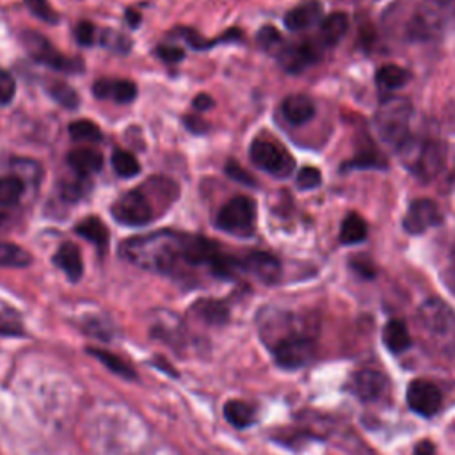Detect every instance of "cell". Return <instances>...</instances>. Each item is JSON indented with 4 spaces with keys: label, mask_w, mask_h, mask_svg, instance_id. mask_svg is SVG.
Segmentation results:
<instances>
[{
    "label": "cell",
    "mask_w": 455,
    "mask_h": 455,
    "mask_svg": "<svg viewBox=\"0 0 455 455\" xmlns=\"http://www.w3.org/2000/svg\"><path fill=\"white\" fill-rule=\"evenodd\" d=\"M68 165L78 174L98 172L103 167V155L92 148H76L68 153Z\"/></svg>",
    "instance_id": "obj_19"
},
{
    "label": "cell",
    "mask_w": 455,
    "mask_h": 455,
    "mask_svg": "<svg viewBox=\"0 0 455 455\" xmlns=\"http://www.w3.org/2000/svg\"><path fill=\"white\" fill-rule=\"evenodd\" d=\"M30 263H32V256L27 249L11 242H0V267L21 268V267H28Z\"/></svg>",
    "instance_id": "obj_26"
},
{
    "label": "cell",
    "mask_w": 455,
    "mask_h": 455,
    "mask_svg": "<svg viewBox=\"0 0 455 455\" xmlns=\"http://www.w3.org/2000/svg\"><path fill=\"white\" fill-rule=\"evenodd\" d=\"M396 151L402 165L421 181H432L437 178L446 164V149L434 139L409 135Z\"/></svg>",
    "instance_id": "obj_4"
},
{
    "label": "cell",
    "mask_w": 455,
    "mask_h": 455,
    "mask_svg": "<svg viewBox=\"0 0 455 455\" xmlns=\"http://www.w3.org/2000/svg\"><path fill=\"white\" fill-rule=\"evenodd\" d=\"M224 414H226V419L236 428H245L254 421V409L249 403L240 400L228 402L224 407Z\"/></svg>",
    "instance_id": "obj_28"
},
{
    "label": "cell",
    "mask_w": 455,
    "mask_h": 455,
    "mask_svg": "<svg viewBox=\"0 0 455 455\" xmlns=\"http://www.w3.org/2000/svg\"><path fill=\"white\" fill-rule=\"evenodd\" d=\"M128 18H130V25H132V27H137V25H139V20H140V16H139V14H135V16H133V14L128 11Z\"/></svg>",
    "instance_id": "obj_46"
},
{
    "label": "cell",
    "mask_w": 455,
    "mask_h": 455,
    "mask_svg": "<svg viewBox=\"0 0 455 455\" xmlns=\"http://www.w3.org/2000/svg\"><path fill=\"white\" fill-rule=\"evenodd\" d=\"M69 135L75 140H87V142H98L101 140V130L98 124H94L89 119H78L69 124Z\"/></svg>",
    "instance_id": "obj_34"
},
{
    "label": "cell",
    "mask_w": 455,
    "mask_h": 455,
    "mask_svg": "<svg viewBox=\"0 0 455 455\" xmlns=\"http://www.w3.org/2000/svg\"><path fill=\"white\" fill-rule=\"evenodd\" d=\"M409 80H411V73L405 68H400L395 64L382 66L375 75V82L382 91L400 89L405 84H409Z\"/></svg>",
    "instance_id": "obj_23"
},
{
    "label": "cell",
    "mask_w": 455,
    "mask_h": 455,
    "mask_svg": "<svg viewBox=\"0 0 455 455\" xmlns=\"http://www.w3.org/2000/svg\"><path fill=\"white\" fill-rule=\"evenodd\" d=\"M112 217L124 226H144L153 220L155 212L146 192L133 188L112 204Z\"/></svg>",
    "instance_id": "obj_9"
},
{
    "label": "cell",
    "mask_w": 455,
    "mask_h": 455,
    "mask_svg": "<svg viewBox=\"0 0 455 455\" xmlns=\"http://www.w3.org/2000/svg\"><path fill=\"white\" fill-rule=\"evenodd\" d=\"M14 92H16L14 78L11 76V73L0 68V107H5L7 103H11L14 98Z\"/></svg>",
    "instance_id": "obj_39"
},
{
    "label": "cell",
    "mask_w": 455,
    "mask_h": 455,
    "mask_svg": "<svg viewBox=\"0 0 455 455\" xmlns=\"http://www.w3.org/2000/svg\"><path fill=\"white\" fill-rule=\"evenodd\" d=\"M322 18V5L316 0H306L299 5H295L293 9H290L284 16V25L293 30H306L309 27H313L318 20Z\"/></svg>",
    "instance_id": "obj_16"
},
{
    "label": "cell",
    "mask_w": 455,
    "mask_h": 455,
    "mask_svg": "<svg viewBox=\"0 0 455 455\" xmlns=\"http://www.w3.org/2000/svg\"><path fill=\"white\" fill-rule=\"evenodd\" d=\"M60 196L68 201H78L84 196H87V192L91 190V180L87 174H78L75 172L69 178L60 180Z\"/></svg>",
    "instance_id": "obj_27"
},
{
    "label": "cell",
    "mask_w": 455,
    "mask_h": 455,
    "mask_svg": "<svg viewBox=\"0 0 455 455\" xmlns=\"http://www.w3.org/2000/svg\"><path fill=\"white\" fill-rule=\"evenodd\" d=\"M21 43L36 62H41L44 66H50L57 71H66V73L80 69L78 60L62 55L43 34L36 30H25L21 34Z\"/></svg>",
    "instance_id": "obj_8"
},
{
    "label": "cell",
    "mask_w": 455,
    "mask_h": 455,
    "mask_svg": "<svg viewBox=\"0 0 455 455\" xmlns=\"http://www.w3.org/2000/svg\"><path fill=\"white\" fill-rule=\"evenodd\" d=\"M192 105H194V108H197V110H208V108L213 107V100H212L206 92H201V94H197V96L194 98Z\"/></svg>",
    "instance_id": "obj_43"
},
{
    "label": "cell",
    "mask_w": 455,
    "mask_h": 455,
    "mask_svg": "<svg viewBox=\"0 0 455 455\" xmlns=\"http://www.w3.org/2000/svg\"><path fill=\"white\" fill-rule=\"evenodd\" d=\"M46 91L52 96V100L57 101L64 108H75L80 103V98H78L76 91L69 84H66V82L52 80L46 85Z\"/></svg>",
    "instance_id": "obj_30"
},
{
    "label": "cell",
    "mask_w": 455,
    "mask_h": 455,
    "mask_svg": "<svg viewBox=\"0 0 455 455\" xmlns=\"http://www.w3.org/2000/svg\"><path fill=\"white\" fill-rule=\"evenodd\" d=\"M412 455H434V444L428 439H423L414 446Z\"/></svg>",
    "instance_id": "obj_45"
},
{
    "label": "cell",
    "mask_w": 455,
    "mask_h": 455,
    "mask_svg": "<svg viewBox=\"0 0 455 455\" xmlns=\"http://www.w3.org/2000/svg\"><path fill=\"white\" fill-rule=\"evenodd\" d=\"M92 92L100 100H112L116 103H130L137 96V87L130 80H96Z\"/></svg>",
    "instance_id": "obj_15"
},
{
    "label": "cell",
    "mask_w": 455,
    "mask_h": 455,
    "mask_svg": "<svg viewBox=\"0 0 455 455\" xmlns=\"http://www.w3.org/2000/svg\"><path fill=\"white\" fill-rule=\"evenodd\" d=\"M386 377L371 368L359 370L352 379V391L363 402L380 400L386 393Z\"/></svg>",
    "instance_id": "obj_13"
},
{
    "label": "cell",
    "mask_w": 455,
    "mask_h": 455,
    "mask_svg": "<svg viewBox=\"0 0 455 455\" xmlns=\"http://www.w3.org/2000/svg\"><path fill=\"white\" fill-rule=\"evenodd\" d=\"M21 322L18 320L14 311L9 309H0V334H21Z\"/></svg>",
    "instance_id": "obj_37"
},
{
    "label": "cell",
    "mask_w": 455,
    "mask_h": 455,
    "mask_svg": "<svg viewBox=\"0 0 455 455\" xmlns=\"http://www.w3.org/2000/svg\"><path fill=\"white\" fill-rule=\"evenodd\" d=\"M110 162H112V167H114L116 174L121 176V178H133V176H137L140 172L139 160L132 153H128L124 149H116L112 153Z\"/></svg>",
    "instance_id": "obj_31"
},
{
    "label": "cell",
    "mask_w": 455,
    "mask_h": 455,
    "mask_svg": "<svg viewBox=\"0 0 455 455\" xmlns=\"http://www.w3.org/2000/svg\"><path fill=\"white\" fill-rule=\"evenodd\" d=\"M100 43L114 52L126 53L130 50V39H126L123 34L114 32V30H103L100 36Z\"/></svg>",
    "instance_id": "obj_36"
},
{
    "label": "cell",
    "mask_w": 455,
    "mask_h": 455,
    "mask_svg": "<svg viewBox=\"0 0 455 455\" xmlns=\"http://www.w3.org/2000/svg\"><path fill=\"white\" fill-rule=\"evenodd\" d=\"M249 156L252 164L274 178H288L295 167L291 155L277 142L258 137L251 142Z\"/></svg>",
    "instance_id": "obj_6"
},
{
    "label": "cell",
    "mask_w": 455,
    "mask_h": 455,
    "mask_svg": "<svg viewBox=\"0 0 455 455\" xmlns=\"http://www.w3.org/2000/svg\"><path fill=\"white\" fill-rule=\"evenodd\" d=\"M226 174L231 178V180H235V181H238V183H242V185H247V187H254L256 185V180L238 164V162H235V160H229L228 164H226Z\"/></svg>",
    "instance_id": "obj_40"
},
{
    "label": "cell",
    "mask_w": 455,
    "mask_h": 455,
    "mask_svg": "<svg viewBox=\"0 0 455 455\" xmlns=\"http://www.w3.org/2000/svg\"><path fill=\"white\" fill-rule=\"evenodd\" d=\"M185 124H187L192 132H196V133H201V132H204V130L208 128V124H206L203 119H199V117H190V116L185 117Z\"/></svg>",
    "instance_id": "obj_44"
},
{
    "label": "cell",
    "mask_w": 455,
    "mask_h": 455,
    "mask_svg": "<svg viewBox=\"0 0 455 455\" xmlns=\"http://www.w3.org/2000/svg\"><path fill=\"white\" fill-rule=\"evenodd\" d=\"M411 119V101L402 96H389L379 105L373 117V126L382 142L398 148L409 137Z\"/></svg>",
    "instance_id": "obj_5"
},
{
    "label": "cell",
    "mask_w": 455,
    "mask_h": 455,
    "mask_svg": "<svg viewBox=\"0 0 455 455\" xmlns=\"http://www.w3.org/2000/svg\"><path fill=\"white\" fill-rule=\"evenodd\" d=\"M441 25V18L434 9H421L414 20H411L409 23V34L411 37H430L432 34H435L439 30Z\"/></svg>",
    "instance_id": "obj_22"
},
{
    "label": "cell",
    "mask_w": 455,
    "mask_h": 455,
    "mask_svg": "<svg viewBox=\"0 0 455 455\" xmlns=\"http://www.w3.org/2000/svg\"><path fill=\"white\" fill-rule=\"evenodd\" d=\"M53 263L71 279L78 281L84 272V263H82V254L80 249L73 242L62 243L57 252L53 254Z\"/></svg>",
    "instance_id": "obj_18"
},
{
    "label": "cell",
    "mask_w": 455,
    "mask_h": 455,
    "mask_svg": "<svg viewBox=\"0 0 455 455\" xmlns=\"http://www.w3.org/2000/svg\"><path fill=\"white\" fill-rule=\"evenodd\" d=\"M258 44L267 52V53H272V55H279L283 52V48L286 46L283 36L270 25L263 27L259 32H258Z\"/></svg>",
    "instance_id": "obj_33"
},
{
    "label": "cell",
    "mask_w": 455,
    "mask_h": 455,
    "mask_svg": "<svg viewBox=\"0 0 455 455\" xmlns=\"http://www.w3.org/2000/svg\"><path fill=\"white\" fill-rule=\"evenodd\" d=\"M4 220H5V215H4V213H2V212H0V226H2V224H4Z\"/></svg>",
    "instance_id": "obj_47"
},
{
    "label": "cell",
    "mask_w": 455,
    "mask_h": 455,
    "mask_svg": "<svg viewBox=\"0 0 455 455\" xmlns=\"http://www.w3.org/2000/svg\"><path fill=\"white\" fill-rule=\"evenodd\" d=\"M242 261V270L251 272L263 283H274L281 275V263L268 252L252 251Z\"/></svg>",
    "instance_id": "obj_14"
},
{
    "label": "cell",
    "mask_w": 455,
    "mask_h": 455,
    "mask_svg": "<svg viewBox=\"0 0 455 455\" xmlns=\"http://www.w3.org/2000/svg\"><path fill=\"white\" fill-rule=\"evenodd\" d=\"M178 36H180L181 39H185L194 50H206V48L213 46L215 43H224V41L240 39V37H242V32H240V30H229V32H226V34H222L220 37L212 39V41L203 39L197 32H194V30H190V28H180V30H178Z\"/></svg>",
    "instance_id": "obj_29"
},
{
    "label": "cell",
    "mask_w": 455,
    "mask_h": 455,
    "mask_svg": "<svg viewBox=\"0 0 455 455\" xmlns=\"http://www.w3.org/2000/svg\"><path fill=\"white\" fill-rule=\"evenodd\" d=\"M368 235V228L366 222L355 215V213H348L343 222H341V229H339V240L341 243H359L366 238Z\"/></svg>",
    "instance_id": "obj_25"
},
{
    "label": "cell",
    "mask_w": 455,
    "mask_h": 455,
    "mask_svg": "<svg viewBox=\"0 0 455 455\" xmlns=\"http://www.w3.org/2000/svg\"><path fill=\"white\" fill-rule=\"evenodd\" d=\"M281 66L290 73H299L320 59V50L311 43L286 44L277 55Z\"/></svg>",
    "instance_id": "obj_12"
},
{
    "label": "cell",
    "mask_w": 455,
    "mask_h": 455,
    "mask_svg": "<svg viewBox=\"0 0 455 455\" xmlns=\"http://www.w3.org/2000/svg\"><path fill=\"white\" fill-rule=\"evenodd\" d=\"M263 339L284 368H299L315 354V339L306 323L284 311H267L261 322Z\"/></svg>",
    "instance_id": "obj_1"
},
{
    "label": "cell",
    "mask_w": 455,
    "mask_h": 455,
    "mask_svg": "<svg viewBox=\"0 0 455 455\" xmlns=\"http://www.w3.org/2000/svg\"><path fill=\"white\" fill-rule=\"evenodd\" d=\"M322 181V174L318 169L315 167H302L297 174V187L300 190H309V188H315L318 187Z\"/></svg>",
    "instance_id": "obj_38"
},
{
    "label": "cell",
    "mask_w": 455,
    "mask_h": 455,
    "mask_svg": "<svg viewBox=\"0 0 455 455\" xmlns=\"http://www.w3.org/2000/svg\"><path fill=\"white\" fill-rule=\"evenodd\" d=\"M187 235L174 231H155L151 235L133 236L119 245V254L130 263L160 272L174 274L181 263H185Z\"/></svg>",
    "instance_id": "obj_2"
},
{
    "label": "cell",
    "mask_w": 455,
    "mask_h": 455,
    "mask_svg": "<svg viewBox=\"0 0 455 455\" xmlns=\"http://www.w3.org/2000/svg\"><path fill=\"white\" fill-rule=\"evenodd\" d=\"M382 339H384V345L387 347V350L393 354L405 352L412 343L409 329L402 320H389L384 325Z\"/></svg>",
    "instance_id": "obj_20"
},
{
    "label": "cell",
    "mask_w": 455,
    "mask_h": 455,
    "mask_svg": "<svg viewBox=\"0 0 455 455\" xmlns=\"http://www.w3.org/2000/svg\"><path fill=\"white\" fill-rule=\"evenodd\" d=\"M217 228L236 236H251L256 228V203L247 196L229 199L217 213Z\"/></svg>",
    "instance_id": "obj_7"
},
{
    "label": "cell",
    "mask_w": 455,
    "mask_h": 455,
    "mask_svg": "<svg viewBox=\"0 0 455 455\" xmlns=\"http://www.w3.org/2000/svg\"><path fill=\"white\" fill-rule=\"evenodd\" d=\"M443 222V213L432 199H414L403 217V229L411 235L425 233L427 229L439 226Z\"/></svg>",
    "instance_id": "obj_11"
},
{
    "label": "cell",
    "mask_w": 455,
    "mask_h": 455,
    "mask_svg": "<svg viewBox=\"0 0 455 455\" xmlns=\"http://www.w3.org/2000/svg\"><path fill=\"white\" fill-rule=\"evenodd\" d=\"M348 28V18L343 12H332L329 14L322 25H320V37L323 41V44H336L347 32Z\"/></svg>",
    "instance_id": "obj_24"
},
{
    "label": "cell",
    "mask_w": 455,
    "mask_h": 455,
    "mask_svg": "<svg viewBox=\"0 0 455 455\" xmlns=\"http://www.w3.org/2000/svg\"><path fill=\"white\" fill-rule=\"evenodd\" d=\"M75 231L82 238L92 242L100 251H105L108 245V229L100 217H85L75 226Z\"/></svg>",
    "instance_id": "obj_21"
},
{
    "label": "cell",
    "mask_w": 455,
    "mask_h": 455,
    "mask_svg": "<svg viewBox=\"0 0 455 455\" xmlns=\"http://www.w3.org/2000/svg\"><path fill=\"white\" fill-rule=\"evenodd\" d=\"M156 55L164 62H169V64H174V62H178V60H181L185 57L183 50L178 48V46H158L156 48Z\"/></svg>",
    "instance_id": "obj_42"
},
{
    "label": "cell",
    "mask_w": 455,
    "mask_h": 455,
    "mask_svg": "<svg viewBox=\"0 0 455 455\" xmlns=\"http://www.w3.org/2000/svg\"><path fill=\"white\" fill-rule=\"evenodd\" d=\"M23 194V181L18 176L0 178V206H12Z\"/></svg>",
    "instance_id": "obj_32"
},
{
    "label": "cell",
    "mask_w": 455,
    "mask_h": 455,
    "mask_svg": "<svg viewBox=\"0 0 455 455\" xmlns=\"http://www.w3.org/2000/svg\"><path fill=\"white\" fill-rule=\"evenodd\" d=\"M25 4H27V7H28V11H30L36 18L43 20L44 23L55 25V23L59 21V14L52 9V5H50L48 0H25Z\"/></svg>",
    "instance_id": "obj_35"
},
{
    "label": "cell",
    "mask_w": 455,
    "mask_h": 455,
    "mask_svg": "<svg viewBox=\"0 0 455 455\" xmlns=\"http://www.w3.org/2000/svg\"><path fill=\"white\" fill-rule=\"evenodd\" d=\"M75 37L78 41V44L82 46H91L96 39V28L92 23L89 21H80L76 27H75Z\"/></svg>",
    "instance_id": "obj_41"
},
{
    "label": "cell",
    "mask_w": 455,
    "mask_h": 455,
    "mask_svg": "<svg viewBox=\"0 0 455 455\" xmlns=\"http://www.w3.org/2000/svg\"><path fill=\"white\" fill-rule=\"evenodd\" d=\"M281 110H283L284 119L290 124L300 126V124H306L315 116V103L306 94H290L283 101Z\"/></svg>",
    "instance_id": "obj_17"
},
{
    "label": "cell",
    "mask_w": 455,
    "mask_h": 455,
    "mask_svg": "<svg viewBox=\"0 0 455 455\" xmlns=\"http://www.w3.org/2000/svg\"><path fill=\"white\" fill-rule=\"evenodd\" d=\"M405 398H407V405L416 414L425 416V418L434 416L443 403V395H441L439 387L427 379L412 380L407 387Z\"/></svg>",
    "instance_id": "obj_10"
},
{
    "label": "cell",
    "mask_w": 455,
    "mask_h": 455,
    "mask_svg": "<svg viewBox=\"0 0 455 455\" xmlns=\"http://www.w3.org/2000/svg\"><path fill=\"white\" fill-rule=\"evenodd\" d=\"M418 334L432 354L455 355V311L441 299H427L416 313Z\"/></svg>",
    "instance_id": "obj_3"
}]
</instances>
